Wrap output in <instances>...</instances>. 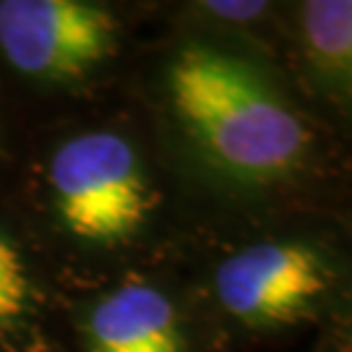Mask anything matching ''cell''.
Listing matches in <instances>:
<instances>
[{"label":"cell","mask_w":352,"mask_h":352,"mask_svg":"<svg viewBox=\"0 0 352 352\" xmlns=\"http://www.w3.org/2000/svg\"><path fill=\"white\" fill-rule=\"evenodd\" d=\"M173 115L206 162L243 186H272L308 154L300 115L243 58L193 42L164 76Z\"/></svg>","instance_id":"1"},{"label":"cell","mask_w":352,"mask_h":352,"mask_svg":"<svg viewBox=\"0 0 352 352\" xmlns=\"http://www.w3.org/2000/svg\"><path fill=\"white\" fill-rule=\"evenodd\" d=\"M47 188L60 227L91 248L131 243L154 209L139 151L118 131L65 139L47 164Z\"/></svg>","instance_id":"2"},{"label":"cell","mask_w":352,"mask_h":352,"mask_svg":"<svg viewBox=\"0 0 352 352\" xmlns=\"http://www.w3.org/2000/svg\"><path fill=\"white\" fill-rule=\"evenodd\" d=\"M334 282L329 258L300 240H266L230 253L212 279L214 298L248 329H277L311 316Z\"/></svg>","instance_id":"3"},{"label":"cell","mask_w":352,"mask_h":352,"mask_svg":"<svg viewBox=\"0 0 352 352\" xmlns=\"http://www.w3.org/2000/svg\"><path fill=\"white\" fill-rule=\"evenodd\" d=\"M118 47V21L84 0H3L0 52L19 74L39 81H78Z\"/></svg>","instance_id":"4"},{"label":"cell","mask_w":352,"mask_h":352,"mask_svg":"<svg viewBox=\"0 0 352 352\" xmlns=\"http://www.w3.org/2000/svg\"><path fill=\"white\" fill-rule=\"evenodd\" d=\"M89 352H183L180 318L173 300L154 285L128 282L89 311Z\"/></svg>","instance_id":"5"},{"label":"cell","mask_w":352,"mask_h":352,"mask_svg":"<svg viewBox=\"0 0 352 352\" xmlns=\"http://www.w3.org/2000/svg\"><path fill=\"white\" fill-rule=\"evenodd\" d=\"M305 45L316 71L331 87L350 78L352 63V3L321 0L302 6Z\"/></svg>","instance_id":"6"},{"label":"cell","mask_w":352,"mask_h":352,"mask_svg":"<svg viewBox=\"0 0 352 352\" xmlns=\"http://www.w3.org/2000/svg\"><path fill=\"white\" fill-rule=\"evenodd\" d=\"M34 311V279L21 248L0 230V337L11 334Z\"/></svg>","instance_id":"7"},{"label":"cell","mask_w":352,"mask_h":352,"mask_svg":"<svg viewBox=\"0 0 352 352\" xmlns=\"http://www.w3.org/2000/svg\"><path fill=\"white\" fill-rule=\"evenodd\" d=\"M209 8L219 16H232V19H245V16H256L261 13V3H212Z\"/></svg>","instance_id":"8"}]
</instances>
